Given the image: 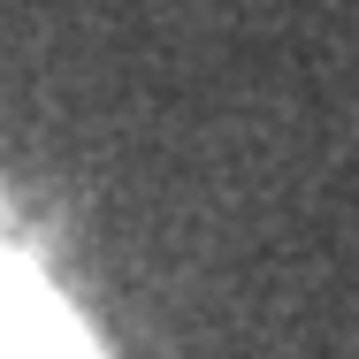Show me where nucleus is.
Listing matches in <instances>:
<instances>
[{"instance_id": "f257e3e1", "label": "nucleus", "mask_w": 359, "mask_h": 359, "mask_svg": "<svg viewBox=\"0 0 359 359\" xmlns=\"http://www.w3.org/2000/svg\"><path fill=\"white\" fill-rule=\"evenodd\" d=\"M0 359H107L8 215H0Z\"/></svg>"}]
</instances>
